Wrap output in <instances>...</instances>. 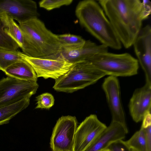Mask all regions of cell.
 Wrapping results in <instances>:
<instances>
[{
  "instance_id": "10",
  "label": "cell",
  "mask_w": 151,
  "mask_h": 151,
  "mask_svg": "<svg viewBox=\"0 0 151 151\" xmlns=\"http://www.w3.org/2000/svg\"><path fill=\"white\" fill-rule=\"evenodd\" d=\"M102 88L111 113V122L119 123L128 129L121 100L119 82L117 77L109 76L106 78Z\"/></svg>"
},
{
  "instance_id": "20",
  "label": "cell",
  "mask_w": 151,
  "mask_h": 151,
  "mask_svg": "<svg viewBox=\"0 0 151 151\" xmlns=\"http://www.w3.org/2000/svg\"><path fill=\"white\" fill-rule=\"evenodd\" d=\"M131 149L136 151H149L144 129L141 127L128 140L125 141Z\"/></svg>"
},
{
  "instance_id": "17",
  "label": "cell",
  "mask_w": 151,
  "mask_h": 151,
  "mask_svg": "<svg viewBox=\"0 0 151 151\" xmlns=\"http://www.w3.org/2000/svg\"><path fill=\"white\" fill-rule=\"evenodd\" d=\"M30 99H25L15 104L0 107V125L8 123L11 119L27 107Z\"/></svg>"
},
{
  "instance_id": "12",
  "label": "cell",
  "mask_w": 151,
  "mask_h": 151,
  "mask_svg": "<svg viewBox=\"0 0 151 151\" xmlns=\"http://www.w3.org/2000/svg\"><path fill=\"white\" fill-rule=\"evenodd\" d=\"M0 9L19 23L39 16L37 4L32 0H0Z\"/></svg>"
},
{
  "instance_id": "11",
  "label": "cell",
  "mask_w": 151,
  "mask_h": 151,
  "mask_svg": "<svg viewBox=\"0 0 151 151\" xmlns=\"http://www.w3.org/2000/svg\"><path fill=\"white\" fill-rule=\"evenodd\" d=\"M139 63L144 71L146 83L151 84V27L142 28L133 44Z\"/></svg>"
},
{
  "instance_id": "4",
  "label": "cell",
  "mask_w": 151,
  "mask_h": 151,
  "mask_svg": "<svg viewBox=\"0 0 151 151\" xmlns=\"http://www.w3.org/2000/svg\"><path fill=\"white\" fill-rule=\"evenodd\" d=\"M106 74L88 61L74 63L64 75L55 80L58 91L72 93L96 83Z\"/></svg>"
},
{
  "instance_id": "6",
  "label": "cell",
  "mask_w": 151,
  "mask_h": 151,
  "mask_svg": "<svg viewBox=\"0 0 151 151\" xmlns=\"http://www.w3.org/2000/svg\"><path fill=\"white\" fill-rule=\"evenodd\" d=\"M37 82L24 81L10 76L0 80V107L25 99H30L39 87Z\"/></svg>"
},
{
  "instance_id": "23",
  "label": "cell",
  "mask_w": 151,
  "mask_h": 151,
  "mask_svg": "<svg viewBox=\"0 0 151 151\" xmlns=\"http://www.w3.org/2000/svg\"><path fill=\"white\" fill-rule=\"evenodd\" d=\"M73 0H42L39 2L40 7L50 11L64 6L71 4Z\"/></svg>"
},
{
  "instance_id": "13",
  "label": "cell",
  "mask_w": 151,
  "mask_h": 151,
  "mask_svg": "<svg viewBox=\"0 0 151 151\" xmlns=\"http://www.w3.org/2000/svg\"><path fill=\"white\" fill-rule=\"evenodd\" d=\"M130 115L137 123L142 121L146 114L151 111V84L145 83L136 89L130 98L128 105Z\"/></svg>"
},
{
  "instance_id": "8",
  "label": "cell",
  "mask_w": 151,
  "mask_h": 151,
  "mask_svg": "<svg viewBox=\"0 0 151 151\" xmlns=\"http://www.w3.org/2000/svg\"><path fill=\"white\" fill-rule=\"evenodd\" d=\"M20 54L32 67L37 78L45 79L58 78L66 73L73 64L60 55L56 58L50 59L31 57L21 52Z\"/></svg>"
},
{
  "instance_id": "9",
  "label": "cell",
  "mask_w": 151,
  "mask_h": 151,
  "mask_svg": "<svg viewBox=\"0 0 151 151\" xmlns=\"http://www.w3.org/2000/svg\"><path fill=\"white\" fill-rule=\"evenodd\" d=\"M106 127L96 115L86 117L77 127L73 151H84Z\"/></svg>"
},
{
  "instance_id": "2",
  "label": "cell",
  "mask_w": 151,
  "mask_h": 151,
  "mask_svg": "<svg viewBox=\"0 0 151 151\" xmlns=\"http://www.w3.org/2000/svg\"><path fill=\"white\" fill-rule=\"evenodd\" d=\"M75 14L81 25L102 44L115 50L121 48L122 44L98 2L94 0L80 1Z\"/></svg>"
},
{
  "instance_id": "14",
  "label": "cell",
  "mask_w": 151,
  "mask_h": 151,
  "mask_svg": "<svg viewBox=\"0 0 151 151\" xmlns=\"http://www.w3.org/2000/svg\"><path fill=\"white\" fill-rule=\"evenodd\" d=\"M128 132V129L122 124L111 122L84 151H100L106 148L111 142L124 139Z\"/></svg>"
},
{
  "instance_id": "19",
  "label": "cell",
  "mask_w": 151,
  "mask_h": 151,
  "mask_svg": "<svg viewBox=\"0 0 151 151\" xmlns=\"http://www.w3.org/2000/svg\"><path fill=\"white\" fill-rule=\"evenodd\" d=\"M62 50H73L81 47L86 40L81 36L70 33L57 35Z\"/></svg>"
},
{
  "instance_id": "24",
  "label": "cell",
  "mask_w": 151,
  "mask_h": 151,
  "mask_svg": "<svg viewBox=\"0 0 151 151\" xmlns=\"http://www.w3.org/2000/svg\"><path fill=\"white\" fill-rule=\"evenodd\" d=\"M37 105L35 109H49L54 104L53 95L48 93H42L36 97Z\"/></svg>"
},
{
  "instance_id": "1",
  "label": "cell",
  "mask_w": 151,
  "mask_h": 151,
  "mask_svg": "<svg viewBox=\"0 0 151 151\" xmlns=\"http://www.w3.org/2000/svg\"><path fill=\"white\" fill-rule=\"evenodd\" d=\"M98 2L110 22L122 44L130 47L146 19L140 0H100Z\"/></svg>"
},
{
  "instance_id": "15",
  "label": "cell",
  "mask_w": 151,
  "mask_h": 151,
  "mask_svg": "<svg viewBox=\"0 0 151 151\" xmlns=\"http://www.w3.org/2000/svg\"><path fill=\"white\" fill-rule=\"evenodd\" d=\"M108 48L104 45H98L90 40H86L81 48L73 50H62L60 55L69 62L74 64L87 61L96 55L107 52Z\"/></svg>"
},
{
  "instance_id": "22",
  "label": "cell",
  "mask_w": 151,
  "mask_h": 151,
  "mask_svg": "<svg viewBox=\"0 0 151 151\" xmlns=\"http://www.w3.org/2000/svg\"><path fill=\"white\" fill-rule=\"evenodd\" d=\"M2 15L0 16V48L11 50H17L19 47L18 45L5 31L7 27Z\"/></svg>"
},
{
  "instance_id": "25",
  "label": "cell",
  "mask_w": 151,
  "mask_h": 151,
  "mask_svg": "<svg viewBox=\"0 0 151 151\" xmlns=\"http://www.w3.org/2000/svg\"><path fill=\"white\" fill-rule=\"evenodd\" d=\"M110 151H131L123 140H118L111 143L107 148Z\"/></svg>"
},
{
  "instance_id": "29",
  "label": "cell",
  "mask_w": 151,
  "mask_h": 151,
  "mask_svg": "<svg viewBox=\"0 0 151 151\" xmlns=\"http://www.w3.org/2000/svg\"><path fill=\"white\" fill-rule=\"evenodd\" d=\"M131 151H136L135 150L133 149H131Z\"/></svg>"
},
{
  "instance_id": "16",
  "label": "cell",
  "mask_w": 151,
  "mask_h": 151,
  "mask_svg": "<svg viewBox=\"0 0 151 151\" xmlns=\"http://www.w3.org/2000/svg\"><path fill=\"white\" fill-rule=\"evenodd\" d=\"M3 72L8 76L15 78L37 82L38 78L33 68L23 59L11 65Z\"/></svg>"
},
{
  "instance_id": "18",
  "label": "cell",
  "mask_w": 151,
  "mask_h": 151,
  "mask_svg": "<svg viewBox=\"0 0 151 151\" xmlns=\"http://www.w3.org/2000/svg\"><path fill=\"white\" fill-rule=\"evenodd\" d=\"M6 24V27L4 30L18 45L22 50L25 46V40L23 33L18 25L12 18L8 16L6 13L2 15Z\"/></svg>"
},
{
  "instance_id": "5",
  "label": "cell",
  "mask_w": 151,
  "mask_h": 151,
  "mask_svg": "<svg viewBox=\"0 0 151 151\" xmlns=\"http://www.w3.org/2000/svg\"><path fill=\"white\" fill-rule=\"evenodd\" d=\"M108 75L115 77L130 76L137 74L139 63L130 54L108 52L96 55L87 61Z\"/></svg>"
},
{
  "instance_id": "21",
  "label": "cell",
  "mask_w": 151,
  "mask_h": 151,
  "mask_svg": "<svg viewBox=\"0 0 151 151\" xmlns=\"http://www.w3.org/2000/svg\"><path fill=\"white\" fill-rule=\"evenodd\" d=\"M17 50H9L0 48V70L2 71L13 64L23 59Z\"/></svg>"
},
{
  "instance_id": "7",
  "label": "cell",
  "mask_w": 151,
  "mask_h": 151,
  "mask_svg": "<svg viewBox=\"0 0 151 151\" xmlns=\"http://www.w3.org/2000/svg\"><path fill=\"white\" fill-rule=\"evenodd\" d=\"M77 125V121L74 116H63L58 119L50 139L52 151H73Z\"/></svg>"
},
{
  "instance_id": "26",
  "label": "cell",
  "mask_w": 151,
  "mask_h": 151,
  "mask_svg": "<svg viewBox=\"0 0 151 151\" xmlns=\"http://www.w3.org/2000/svg\"><path fill=\"white\" fill-rule=\"evenodd\" d=\"M142 2L144 12L147 19L151 14V2L149 0H143Z\"/></svg>"
},
{
  "instance_id": "3",
  "label": "cell",
  "mask_w": 151,
  "mask_h": 151,
  "mask_svg": "<svg viewBox=\"0 0 151 151\" xmlns=\"http://www.w3.org/2000/svg\"><path fill=\"white\" fill-rule=\"evenodd\" d=\"M19 26L25 40L24 54L31 57L50 59L60 56L62 47L57 35L38 18L19 23Z\"/></svg>"
},
{
  "instance_id": "27",
  "label": "cell",
  "mask_w": 151,
  "mask_h": 151,
  "mask_svg": "<svg viewBox=\"0 0 151 151\" xmlns=\"http://www.w3.org/2000/svg\"><path fill=\"white\" fill-rule=\"evenodd\" d=\"M4 13H5L3 11L0 9V16L3 14Z\"/></svg>"
},
{
  "instance_id": "28",
  "label": "cell",
  "mask_w": 151,
  "mask_h": 151,
  "mask_svg": "<svg viewBox=\"0 0 151 151\" xmlns=\"http://www.w3.org/2000/svg\"><path fill=\"white\" fill-rule=\"evenodd\" d=\"M100 151H110L109 149L107 148H106L105 149H103L102 150H101Z\"/></svg>"
}]
</instances>
